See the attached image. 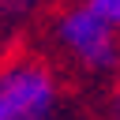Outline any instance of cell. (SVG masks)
<instances>
[{"label": "cell", "instance_id": "obj_1", "mask_svg": "<svg viewBox=\"0 0 120 120\" xmlns=\"http://www.w3.org/2000/svg\"><path fill=\"white\" fill-rule=\"evenodd\" d=\"M52 41L60 56L94 79H116L120 75V26L101 19L86 0L71 4L52 22Z\"/></svg>", "mask_w": 120, "mask_h": 120}, {"label": "cell", "instance_id": "obj_2", "mask_svg": "<svg viewBox=\"0 0 120 120\" xmlns=\"http://www.w3.org/2000/svg\"><path fill=\"white\" fill-rule=\"evenodd\" d=\"M60 112L64 90L45 60L15 56L0 64V120H56Z\"/></svg>", "mask_w": 120, "mask_h": 120}, {"label": "cell", "instance_id": "obj_3", "mask_svg": "<svg viewBox=\"0 0 120 120\" xmlns=\"http://www.w3.org/2000/svg\"><path fill=\"white\" fill-rule=\"evenodd\" d=\"M101 19H109L112 26H120V0H86Z\"/></svg>", "mask_w": 120, "mask_h": 120}, {"label": "cell", "instance_id": "obj_5", "mask_svg": "<svg viewBox=\"0 0 120 120\" xmlns=\"http://www.w3.org/2000/svg\"><path fill=\"white\" fill-rule=\"evenodd\" d=\"M56 120H82V116H64V112H60V116H56Z\"/></svg>", "mask_w": 120, "mask_h": 120}, {"label": "cell", "instance_id": "obj_4", "mask_svg": "<svg viewBox=\"0 0 120 120\" xmlns=\"http://www.w3.org/2000/svg\"><path fill=\"white\" fill-rule=\"evenodd\" d=\"M105 120H120V75L109 82V94H105Z\"/></svg>", "mask_w": 120, "mask_h": 120}]
</instances>
